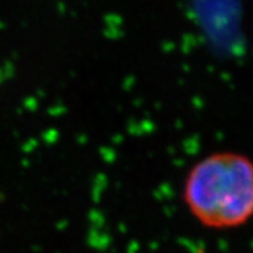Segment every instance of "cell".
<instances>
[{"label":"cell","instance_id":"obj_1","mask_svg":"<svg viewBox=\"0 0 253 253\" xmlns=\"http://www.w3.org/2000/svg\"><path fill=\"white\" fill-rule=\"evenodd\" d=\"M181 197L203 228H242L253 219V159L236 151L206 155L189 169Z\"/></svg>","mask_w":253,"mask_h":253}]
</instances>
